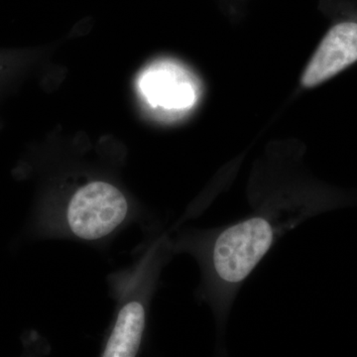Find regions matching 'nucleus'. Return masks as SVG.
<instances>
[{
	"instance_id": "nucleus-1",
	"label": "nucleus",
	"mask_w": 357,
	"mask_h": 357,
	"mask_svg": "<svg viewBox=\"0 0 357 357\" xmlns=\"http://www.w3.org/2000/svg\"><path fill=\"white\" fill-rule=\"evenodd\" d=\"M344 203L349 202L326 198L268 201L249 217L218 230L208 246V266L222 311L281 234L303 218Z\"/></svg>"
},
{
	"instance_id": "nucleus-2",
	"label": "nucleus",
	"mask_w": 357,
	"mask_h": 357,
	"mask_svg": "<svg viewBox=\"0 0 357 357\" xmlns=\"http://www.w3.org/2000/svg\"><path fill=\"white\" fill-rule=\"evenodd\" d=\"M128 202L121 190L96 181L83 185L69 201L68 227L74 236L93 241L114 232L128 217Z\"/></svg>"
},
{
	"instance_id": "nucleus-3",
	"label": "nucleus",
	"mask_w": 357,
	"mask_h": 357,
	"mask_svg": "<svg viewBox=\"0 0 357 357\" xmlns=\"http://www.w3.org/2000/svg\"><path fill=\"white\" fill-rule=\"evenodd\" d=\"M357 61V23L344 21L326 33L302 77L304 88H314Z\"/></svg>"
},
{
	"instance_id": "nucleus-4",
	"label": "nucleus",
	"mask_w": 357,
	"mask_h": 357,
	"mask_svg": "<svg viewBox=\"0 0 357 357\" xmlns=\"http://www.w3.org/2000/svg\"><path fill=\"white\" fill-rule=\"evenodd\" d=\"M140 88L153 107L184 109L195 100L194 89L187 77L172 66L161 65L144 73Z\"/></svg>"
},
{
	"instance_id": "nucleus-5",
	"label": "nucleus",
	"mask_w": 357,
	"mask_h": 357,
	"mask_svg": "<svg viewBox=\"0 0 357 357\" xmlns=\"http://www.w3.org/2000/svg\"><path fill=\"white\" fill-rule=\"evenodd\" d=\"M144 328V306L138 301L128 303L117 316L102 356H135L139 351Z\"/></svg>"
}]
</instances>
